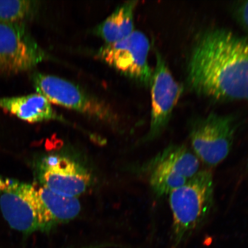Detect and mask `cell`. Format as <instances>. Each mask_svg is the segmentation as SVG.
Listing matches in <instances>:
<instances>
[{
  "label": "cell",
  "mask_w": 248,
  "mask_h": 248,
  "mask_svg": "<svg viewBox=\"0 0 248 248\" xmlns=\"http://www.w3.org/2000/svg\"><path fill=\"white\" fill-rule=\"evenodd\" d=\"M197 94L218 101L248 100V38L221 29L198 37L187 65Z\"/></svg>",
  "instance_id": "obj_1"
},
{
  "label": "cell",
  "mask_w": 248,
  "mask_h": 248,
  "mask_svg": "<svg viewBox=\"0 0 248 248\" xmlns=\"http://www.w3.org/2000/svg\"><path fill=\"white\" fill-rule=\"evenodd\" d=\"M214 195L213 176L207 170H200L185 185L170 192L172 248H178L206 221L214 205Z\"/></svg>",
  "instance_id": "obj_2"
},
{
  "label": "cell",
  "mask_w": 248,
  "mask_h": 248,
  "mask_svg": "<svg viewBox=\"0 0 248 248\" xmlns=\"http://www.w3.org/2000/svg\"><path fill=\"white\" fill-rule=\"evenodd\" d=\"M37 93L50 103L115 125L117 116L108 105L76 83L57 76L38 72L32 76Z\"/></svg>",
  "instance_id": "obj_3"
},
{
  "label": "cell",
  "mask_w": 248,
  "mask_h": 248,
  "mask_svg": "<svg viewBox=\"0 0 248 248\" xmlns=\"http://www.w3.org/2000/svg\"><path fill=\"white\" fill-rule=\"evenodd\" d=\"M238 126L234 115L210 113L194 120L189 132L193 153L206 165H218L230 153Z\"/></svg>",
  "instance_id": "obj_4"
},
{
  "label": "cell",
  "mask_w": 248,
  "mask_h": 248,
  "mask_svg": "<svg viewBox=\"0 0 248 248\" xmlns=\"http://www.w3.org/2000/svg\"><path fill=\"white\" fill-rule=\"evenodd\" d=\"M0 209L10 227L24 234L44 229L42 202L32 185L7 178L0 186Z\"/></svg>",
  "instance_id": "obj_5"
},
{
  "label": "cell",
  "mask_w": 248,
  "mask_h": 248,
  "mask_svg": "<svg viewBox=\"0 0 248 248\" xmlns=\"http://www.w3.org/2000/svg\"><path fill=\"white\" fill-rule=\"evenodd\" d=\"M200 160L190 149L171 145L152 159L146 170L152 189L162 197L193 178L200 171Z\"/></svg>",
  "instance_id": "obj_6"
},
{
  "label": "cell",
  "mask_w": 248,
  "mask_h": 248,
  "mask_svg": "<svg viewBox=\"0 0 248 248\" xmlns=\"http://www.w3.org/2000/svg\"><path fill=\"white\" fill-rule=\"evenodd\" d=\"M150 42L141 31L135 30L127 38L98 49L97 56L121 74L139 84L150 87L154 70L148 62Z\"/></svg>",
  "instance_id": "obj_7"
},
{
  "label": "cell",
  "mask_w": 248,
  "mask_h": 248,
  "mask_svg": "<svg viewBox=\"0 0 248 248\" xmlns=\"http://www.w3.org/2000/svg\"><path fill=\"white\" fill-rule=\"evenodd\" d=\"M47 57L24 23L0 22V74L29 71Z\"/></svg>",
  "instance_id": "obj_8"
},
{
  "label": "cell",
  "mask_w": 248,
  "mask_h": 248,
  "mask_svg": "<svg viewBox=\"0 0 248 248\" xmlns=\"http://www.w3.org/2000/svg\"><path fill=\"white\" fill-rule=\"evenodd\" d=\"M156 67L150 84L151 114L150 128L145 141H151L161 135L168 125L173 109L184 91L176 81L162 55L157 51Z\"/></svg>",
  "instance_id": "obj_9"
},
{
  "label": "cell",
  "mask_w": 248,
  "mask_h": 248,
  "mask_svg": "<svg viewBox=\"0 0 248 248\" xmlns=\"http://www.w3.org/2000/svg\"><path fill=\"white\" fill-rule=\"evenodd\" d=\"M39 179L43 187L65 196L77 197L91 184V176L85 167L62 155L43 158L39 166Z\"/></svg>",
  "instance_id": "obj_10"
},
{
  "label": "cell",
  "mask_w": 248,
  "mask_h": 248,
  "mask_svg": "<svg viewBox=\"0 0 248 248\" xmlns=\"http://www.w3.org/2000/svg\"><path fill=\"white\" fill-rule=\"evenodd\" d=\"M0 108L30 123L65 121L50 102L38 93L12 97H0Z\"/></svg>",
  "instance_id": "obj_11"
},
{
  "label": "cell",
  "mask_w": 248,
  "mask_h": 248,
  "mask_svg": "<svg viewBox=\"0 0 248 248\" xmlns=\"http://www.w3.org/2000/svg\"><path fill=\"white\" fill-rule=\"evenodd\" d=\"M38 191L43 206V232L51 231L56 226L72 221L79 215L81 206L77 197L65 196L43 186L38 188Z\"/></svg>",
  "instance_id": "obj_12"
},
{
  "label": "cell",
  "mask_w": 248,
  "mask_h": 248,
  "mask_svg": "<svg viewBox=\"0 0 248 248\" xmlns=\"http://www.w3.org/2000/svg\"><path fill=\"white\" fill-rule=\"evenodd\" d=\"M138 1H129L118 7L94 30V33L105 44L122 40L135 31L134 14Z\"/></svg>",
  "instance_id": "obj_13"
},
{
  "label": "cell",
  "mask_w": 248,
  "mask_h": 248,
  "mask_svg": "<svg viewBox=\"0 0 248 248\" xmlns=\"http://www.w3.org/2000/svg\"><path fill=\"white\" fill-rule=\"evenodd\" d=\"M36 1L29 0H0V22L21 23L32 16Z\"/></svg>",
  "instance_id": "obj_14"
},
{
  "label": "cell",
  "mask_w": 248,
  "mask_h": 248,
  "mask_svg": "<svg viewBox=\"0 0 248 248\" xmlns=\"http://www.w3.org/2000/svg\"><path fill=\"white\" fill-rule=\"evenodd\" d=\"M234 11L235 18L248 35V1L238 2Z\"/></svg>",
  "instance_id": "obj_15"
},
{
  "label": "cell",
  "mask_w": 248,
  "mask_h": 248,
  "mask_svg": "<svg viewBox=\"0 0 248 248\" xmlns=\"http://www.w3.org/2000/svg\"><path fill=\"white\" fill-rule=\"evenodd\" d=\"M111 246V245H108V244H95V245H91V246H87L85 247H77V248H106L107 247H110Z\"/></svg>",
  "instance_id": "obj_16"
}]
</instances>
